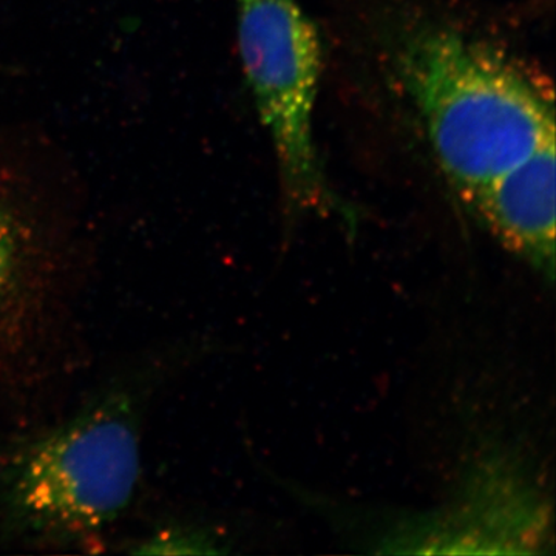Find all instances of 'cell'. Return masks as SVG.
Wrapping results in <instances>:
<instances>
[{"label": "cell", "instance_id": "obj_1", "mask_svg": "<svg viewBox=\"0 0 556 556\" xmlns=\"http://www.w3.org/2000/svg\"><path fill=\"white\" fill-rule=\"evenodd\" d=\"M364 10L409 126L475 218L555 181L554 84L536 65L424 0H367Z\"/></svg>", "mask_w": 556, "mask_h": 556}, {"label": "cell", "instance_id": "obj_2", "mask_svg": "<svg viewBox=\"0 0 556 556\" xmlns=\"http://www.w3.org/2000/svg\"><path fill=\"white\" fill-rule=\"evenodd\" d=\"M139 475L137 409L126 394H109L7 453L0 514L36 543H86L123 517Z\"/></svg>", "mask_w": 556, "mask_h": 556}, {"label": "cell", "instance_id": "obj_3", "mask_svg": "<svg viewBox=\"0 0 556 556\" xmlns=\"http://www.w3.org/2000/svg\"><path fill=\"white\" fill-rule=\"evenodd\" d=\"M241 67L276 159L288 223L317 215L356 233L358 215L329 185L314 134L321 40L299 0H233Z\"/></svg>", "mask_w": 556, "mask_h": 556}, {"label": "cell", "instance_id": "obj_4", "mask_svg": "<svg viewBox=\"0 0 556 556\" xmlns=\"http://www.w3.org/2000/svg\"><path fill=\"white\" fill-rule=\"evenodd\" d=\"M452 503L407 522L382 544L399 554H543L554 544L551 506L521 460L506 450L482 453Z\"/></svg>", "mask_w": 556, "mask_h": 556}, {"label": "cell", "instance_id": "obj_5", "mask_svg": "<svg viewBox=\"0 0 556 556\" xmlns=\"http://www.w3.org/2000/svg\"><path fill=\"white\" fill-rule=\"evenodd\" d=\"M20 174L0 160V354L31 334L53 278L49 228Z\"/></svg>", "mask_w": 556, "mask_h": 556}]
</instances>
